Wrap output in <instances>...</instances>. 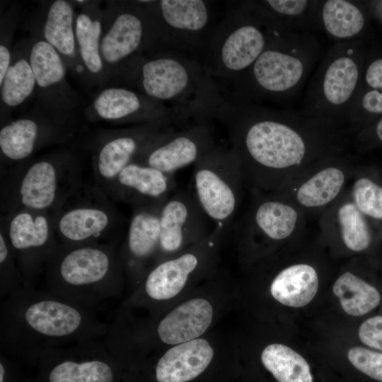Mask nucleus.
Here are the masks:
<instances>
[{"label": "nucleus", "instance_id": "obj_1", "mask_svg": "<svg viewBox=\"0 0 382 382\" xmlns=\"http://www.w3.org/2000/svg\"><path fill=\"white\" fill-rule=\"evenodd\" d=\"M197 119L225 127L253 193L279 192L318 162L345 154L350 130L300 110L246 103L224 96L207 78L191 104Z\"/></svg>", "mask_w": 382, "mask_h": 382}, {"label": "nucleus", "instance_id": "obj_2", "mask_svg": "<svg viewBox=\"0 0 382 382\" xmlns=\"http://www.w3.org/2000/svg\"><path fill=\"white\" fill-rule=\"evenodd\" d=\"M0 352L33 369L45 351L103 339L109 323L93 309L24 287L0 301Z\"/></svg>", "mask_w": 382, "mask_h": 382}, {"label": "nucleus", "instance_id": "obj_3", "mask_svg": "<svg viewBox=\"0 0 382 382\" xmlns=\"http://www.w3.org/2000/svg\"><path fill=\"white\" fill-rule=\"evenodd\" d=\"M268 31V30H267ZM255 62L233 79L216 82L228 98L258 104H284L306 87L321 57L312 32H271Z\"/></svg>", "mask_w": 382, "mask_h": 382}, {"label": "nucleus", "instance_id": "obj_4", "mask_svg": "<svg viewBox=\"0 0 382 382\" xmlns=\"http://www.w3.org/2000/svg\"><path fill=\"white\" fill-rule=\"evenodd\" d=\"M44 274V291L96 310L120 294L125 275L118 244L59 241Z\"/></svg>", "mask_w": 382, "mask_h": 382}, {"label": "nucleus", "instance_id": "obj_5", "mask_svg": "<svg viewBox=\"0 0 382 382\" xmlns=\"http://www.w3.org/2000/svg\"><path fill=\"white\" fill-rule=\"evenodd\" d=\"M81 175L79 156L67 149L0 168L1 215L22 208L51 212Z\"/></svg>", "mask_w": 382, "mask_h": 382}, {"label": "nucleus", "instance_id": "obj_6", "mask_svg": "<svg viewBox=\"0 0 382 382\" xmlns=\"http://www.w3.org/2000/svg\"><path fill=\"white\" fill-rule=\"evenodd\" d=\"M367 51L365 42H335L322 55L311 76L300 111L349 129L348 119L361 83Z\"/></svg>", "mask_w": 382, "mask_h": 382}, {"label": "nucleus", "instance_id": "obj_7", "mask_svg": "<svg viewBox=\"0 0 382 382\" xmlns=\"http://www.w3.org/2000/svg\"><path fill=\"white\" fill-rule=\"evenodd\" d=\"M125 87L168 102L188 120L189 107L207 77L195 58L173 50L156 49L125 65L116 75Z\"/></svg>", "mask_w": 382, "mask_h": 382}, {"label": "nucleus", "instance_id": "obj_8", "mask_svg": "<svg viewBox=\"0 0 382 382\" xmlns=\"http://www.w3.org/2000/svg\"><path fill=\"white\" fill-rule=\"evenodd\" d=\"M270 33L252 12L248 1L225 2L199 62L216 82L234 79L248 69L265 50Z\"/></svg>", "mask_w": 382, "mask_h": 382}, {"label": "nucleus", "instance_id": "obj_9", "mask_svg": "<svg viewBox=\"0 0 382 382\" xmlns=\"http://www.w3.org/2000/svg\"><path fill=\"white\" fill-rule=\"evenodd\" d=\"M58 241L65 245L118 244L125 219L96 183L77 184L51 211Z\"/></svg>", "mask_w": 382, "mask_h": 382}, {"label": "nucleus", "instance_id": "obj_10", "mask_svg": "<svg viewBox=\"0 0 382 382\" xmlns=\"http://www.w3.org/2000/svg\"><path fill=\"white\" fill-rule=\"evenodd\" d=\"M192 183V192L214 227L228 231L244 185L234 149L216 144L194 164Z\"/></svg>", "mask_w": 382, "mask_h": 382}, {"label": "nucleus", "instance_id": "obj_11", "mask_svg": "<svg viewBox=\"0 0 382 382\" xmlns=\"http://www.w3.org/2000/svg\"><path fill=\"white\" fill-rule=\"evenodd\" d=\"M158 31L144 1H115L103 12L100 51L106 74L157 48Z\"/></svg>", "mask_w": 382, "mask_h": 382}, {"label": "nucleus", "instance_id": "obj_12", "mask_svg": "<svg viewBox=\"0 0 382 382\" xmlns=\"http://www.w3.org/2000/svg\"><path fill=\"white\" fill-rule=\"evenodd\" d=\"M158 31L156 49L176 51L198 61L220 21L218 2L207 0L144 1Z\"/></svg>", "mask_w": 382, "mask_h": 382}, {"label": "nucleus", "instance_id": "obj_13", "mask_svg": "<svg viewBox=\"0 0 382 382\" xmlns=\"http://www.w3.org/2000/svg\"><path fill=\"white\" fill-rule=\"evenodd\" d=\"M32 370L33 382H120L123 377L103 339L47 350Z\"/></svg>", "mask_w": 382, "mask_h": 382}, {"label": "nucleus", "instance_id": "obj_14", "mask_svg": "<svg viewBox=\"0 0 382 382\" xmlns=\"http://www.w3.org/2000/svg\"><path fill=\"white\" fill-rule=\"evenodd\" d=\"M0 228L18 265L24 288L36 289L37 279L58 243L51 212L16 209L1 215Z\"/></svg>", "mask_w": 382, "mask_h": 382}, {"label": "nucleus", "instance_id": "obj_15", "mask_svg": "<svg viewBox=\"0 0 382 382\" xmlns=\"http://www.w3.org/2000/svg\"><path fill=\"white\" fill-rule=\"evenodd\" d=\"M174 125L158 121L98 132L90 144L96 183L106 192L121 170Z\"/></svg>", "mask_w": 382, "mask_h": 382}, {"label": "nucleus", "instance_id": "obj_16", "mask_svg": "<svg viewBox=\"0 0 382 382\" xmlns=\"http://www.w3.org/2000/svg\"><path fill=\"white\" fill-rule=\"evenodd\" d=\"M79 129L76 121L60 120L44 111L4 122L0 129V168L30 158L45 147L66 143Z\"/></svg>", "mask_w": 382, "mask_h": 382}, {"label": "nucleus", "instance_id": "obj_17", "mask_svg": "<svg viewBox=\"0 0 382 382\" xmlns=\"http://www.w3.org/2000/svg\"><path fill=\"white\" fill-rule=\"evenodd\" d=\"M249 209L236 229L247 245L276 244L302 231L305 212L291 200L276 192H255Z\"/></svg>", "mask_w": 382, "mask_h": 382}, {"label": "nucleus", "instance_id": "obj_18", "mask_svg": "<svg viewBox=\"0 0 382 382\" xmlns=\"http://www.w3.org/2000/svg\"><path fill=\"white\" fill-rule=\"evenodd\" d=\"M216 146L212 122L195 121L179 130L173 127L163 133L134 162L173 175L178 170L194 165Z\"/></svg>", "mask_w": 382, "mask_h": 382}, {"label": "nucleus", "instance_id": "obj_19", "mask_svg": "<svg viewBox=\"0 0 382 382\" xmlns=\"http://www.w3.org/2000/svg\"><path fill=\"white\" fill-rule=\"evenodd\" d=\"M210 219L192 192L171 195L160 213V242L156 263L205 238L213 231Z\"/></svg>", "mask_w": 382, "mask_h": 382}, {"label": "nucleus", "instance_id": "obj_20", "mask_svg": "<svg viewBox=\"0 0 382 382\" xmlns=\"http://www.w3.org/2000/svg\"><path fill=\"white\" fill-rule=\"evenodd\" d=\"M86 117L92 121L134 125L158 121H172L179 126L184 124L174 108L125 86L103 89L93 99Z\"/></svg>", "mask_w": 382, "mask_h": 382}, {"label": "nucleus", "instance_id": "obj_21", "mask_svg": "<svg viewBox=\"0 0 382 382\" xmlns=\"http://www.w3.org/2000/svg\"><path fill=\"white\" fill-rule=\"evenodd\" d=\"M351 158L345 154L324 159L279 193L306 212L326 210L345 192L351 176Z\"/></svg>", "mask_w": 382, "mask_h": 382}, {"label": "nucleus", "instance_id": "obj_22", "mask_svg": "<svg viewBox=\"0 0 382 382\" xmlns=\"http://www.w3.org/2000/svg\"><path fill=\"white\" fill-rule=\"evenodd\" d=\"M27 53L45 112L76 121L71 110L76 106V96L66 81V64L62 56L41 37L30 42Z\"/></svg>", "mask_w": 382, "mask_h": 382}, {"label": "nucleus", "instance_id": "obj_23", "mask_svg": "<svg viewBox=\"0 0 382 382\" xmlns=\"http://www.w3.org/2000/svg\"><path fill=\"white\" fill-rule=\"evenodd\" d=\"M227 231L214 227L205 238L154 265L141 281L143 295L149 301L172 299L184 288L190 277L202 266L204 257L214 251Z\"/></svg>", "mask_w": 382, "mask_h": 382}, {"label": "nucleus", "instance_id": "obj_24", "mask_svg": "<svg viewBox=\"0 0 382 382\" xmlns=\"http://www.w3.org/2000/svg\"><path fill=\"white\" fill-rule=\"evenodd\" d=\"M164 202L132 208L118 253L124 273L133 282L140 283L146 272L156 264L160 242V213Z\"/></svg>", "mask_w": 382, "mask_h": 382}, {"label": "nucleus", "instance_id": "obj_25", "mask_svg": "<svg viewBox=\"0 0 382 382\" xmlns=\"http://www.w3.org/2000/svg\"><path fill=\"white\" fill-rule=\"evenodd\" d=\"M175 187L173 175L132 162L121 170L106 193L133 208L164 202Z\"/></svg>", "mask_w": 382, "mask_h": 382}, {"label": "nucleus", "instance_id": "obj_26", "mask_svg": "<svg viewBox=\"0 0 382 382\" xmlns=\"http://www.w3.org/2000/svg\"><path fill=\"white\" fill-rule=\"evenodd\" d=\"M248 4L268 31L319 30L320 0H250Z\"/></svg>", "mask_w": 382, "mask_h": 382}, {"label": "nucleus", "instance_id": "obj_27", "mask_svg": "<svg viewBox=\"0 0 382 382\" xmlns=\"http://www.w3.org/2000/svg\"><path fill=\"white\" fill-rule=\"evenodd\" d=\"M370 13L363 1L320 0L319 30L335 42H365Z\"/></svg>", "mask_w": 382, "mask_h": 382}, {"label": "nucleus", "instance_id": "obj_28", "mask_svg": "<svg viewBox=\"0 0 382 382\" xmlns=\"http://www.w3.org/2000/svg\"><path fill=\"white\" fill-rule=\"evenodd\" d=\"M213 357V348L202 338L175 345L156 361L154 379L156 382H187L200 375Z\"/></svg>", "mask_w": 382, "mask_h": 382}, {"label": "nucleus", "instance_id": "obj_29", "mask_svg": "<svg viewBox=\"0 0 382 382\" xmlns=\"http://www.w3.org/2000/svg\"><path fill=\"white\" fill-rule=\"evenodd\" d=\"M213 318L211 303L195 298L175 307L161 318L154 328L155 335L166 345H178L198 338Z\"/></svg>", "mask_w": 382, "mask_h": 382}, {"label": "nucleus", "instance_id": "obj_30", "mask_svg": "<svg viewBox=\"0 0 382 382\" xmlns=\"http://www.w3.org/2000/svg\"><path fill=\"white\" fill-rule=\"evenodd\" d=\"M321 219L322 231L336 234L350 251L361 252L369 247L371 234L368 221L349 192L328 208Z\"/></svg>", "mask_w": 382, "mask_h": 382}, {"label": "nucleus", "instance_id": "obj_31", "mask_svg": "<svg viewBox=\"0 0 382 382\" xmlns=\"http://www.w3.org/2000/svg\"><path fill=\"white\" fill-rule=\"evenodd\" d=\"M381 116L382 49L368 48L361 83L347 125L352 132H357Z\"/></svg>", "mask_w": 382, "mask_h": 382}, {"label": "nucleus", "instance_id": "obj_32", "mask_svg": "<svg viewBox=\"0 0 382 382\" xmlns=\"http://www.w3.org/2000/svg\"><path fill=\"white\" fill-rule=\"evenodd\" d=\"M316 270L311 265L298 263L280 270L270 285L273 298L291 307H303L316 296L318 288Z\"/></svg>", "mask_w": 382, "mask_h": 382}, {"label": "nucleus", "instance_id": "obj_33", "mask_svg": "<svg viewBox=\"0 0 382 382\" xmlns=\"http://www.w3.org/2000/svg\"><path fill=\"white\" fill-rule=\"evenodd\" d=\"M84 6L75 17L74 29L79 58L82 66L93 76H105L100 55L103 12L93 4Z\"/></svg>", "mask_w": 382, "mask_h": 382}, {"label": "nucleus", "instance_id": "obj_34", "mask_svg": "<svg viewBox=\"0 0 382 382\" xmlns=\"http://www.w3.org/2000/svg\"><path fill=\"white\" fill-rule=\"evenodd\" d=\"M75 14L72 4L65 0L52 1L42 21L41 35L66 63L74 64L78 52L75 37Z\"/></svg>", "mask_w": 382, "mask_h": 382}, {"label": "nucleus", "instance_id": "obj_35", "mask_svg": "<svg viewBox=\"0 0 382 382\" xmlns=\"http://www.w3.org/2000/svg\"><path fill=\"white\" fill-rule=\"evenodd\" d=\"M332 291L340 299L343 310L349 315L366 314L380 303L378 290L351 272H345L335 281Z\"/></svg>", "mask_w": 382, "mask_h": 382}, {"label": "nucleus", "instance_id": "obj_36", "mask_svg": "<svg viewBox=\"0 0 382 382\" xmlns=\"http://www.w3.org/2000/svg\"><path fill=\"white\" fill-rule=\"evenodd\" d=\"M261 361L278 382H313L308 362L284 345L267 346L262 352Z\"/></svg>", "mask_w": 382, "mask_h": 382}, {"label": "nucleus", "instance_id": "obj_37", "mask_svg": "<svg viewBox=\"0 0 382 382\" xmlns=\"http://www.w3.org/2000/svg\"><path fill=\"white\" fill-rule=\"evenodd\" d=\"M1 100L8 108L22 105L36 90L28 53L12 57L11 65L0 83Z\"/></svg>", "mask_w": 382, "mask_h": 382}, {"label": "nucleus", "instance_id": "obj_38", "mask_svg": "<svg viewBox=\"0 0 382 382\" xmlns=\"http://www.w3.org/2000/svg\"><path fill=\"white\" fill-rule=\"evenodd\" d=\"M349 196L366 216L382 220V186L367 177L357 178L352 185Z\"/></svg>", "mask_w": 382, "mask_h": 382}, {"label": "nucleus", "instance_id": "obj_39", "mask_svg": "<svg viewBox=\"0 0 382 382\" xmlns=\"http://www.w3.org/2000/svg\"><path fill=\"white\" fill-rule=\"evenodd\" d=\"M24 287L21 272L0 228V301Z\"/></svg>", "mask_w": 382, "mask_h": 382}, {"label": "nucleus", "instance_id": "obj_40", "mask_svg": "<svg viewBox=\"0 0 382 382\" xmlns=\"http://www.w3.org/2000/svg\"><path fill=\"white\" fill-rule=\"evenodd\" d=\"M347 357L350 363L359 371L382 382V353L354 347L349 350Z\"/></svg>", "mask_w": 382, "mask_h": 382}, {"label": "nucleus", "instance_id": "obj_41", "mask_svg": "<svg viewBox=\"0 0 382 382\" xmlns=\"http://www.w3.org/2000/svg\"><path fill=\"white\" fill-rule=\"evenodd\" d=\"M0 382H33V370L0 352Z\"/></svg>", "mask_w": 382, "mask_h": 382}, {"label": "nucleus", "instance_id": "obj_42", "mask_svg": "<svg viewBox=\"0 0 382 382\" xmlns=\"http://www.w3.org/2000/svg\"><path fill=\"white\" fill-rule=\"evenodd\" d=\"M359 337L364 344L382 351V316L366 320L359 328Z\"/></svg>", "mask_w": 382, "mask_h": 382}, {"label": "nucleus", "instance_id": "obj_43", "mask_svg": "<svg viewBox=\"0 0 382 382\" xmlns=\"http://www.w3.org/2000/svg\"><path fill=\"white\" fill-rule=\"evenodd\" d=\"M12 60L9 47L0 44V83L8 69Z\"/></svg>", "mask_w": 382, "mask_h": 382}, {"label": "nucleus", "instance_id": "obj_44", "mask_svg": "<svg viewBox=\"0 0 382 382\" xmlns=\"http://www.w3.org/2000/svg\"><path fill=\"white\" fill-rule=\"evenodd\" d=\"M369 9L371 13L375 14L380 20L382 21V1L369 3L366 2Z\"/></svg>", "mask_w": 382, "mask_h": 382}, {"label": "nucleus", "instance_id": "obj_45", "mask_svg": "<svg viewBox=\"0 0 382 382\" xmlns=\"http://www.w3.org/2000/svg\"><path fill=\"white\" fill-rule=\"evenodd\" d=\"M371 129L377 141L382 144V116L374 122V127Z\"/></svg>", "mask_w": 382, "mask_h": 382}]
</instances>
